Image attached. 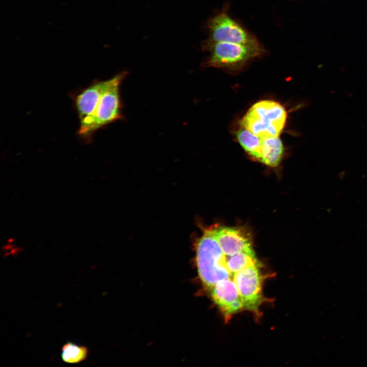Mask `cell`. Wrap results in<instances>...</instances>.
<instances>
[{
    "label": "cell",
    "mask_w": 367,
    "mask_h": 367,
    "mask_svg": "<svg viewBox=\"0 0 367 367\" xmlns=\"http://www.w3.org/2000/svg\"><path fill=\"white\" fill-rule=\"evenodd\" d=\"M283 146L279 137L261 139L260 162L270 167H276L281 161Z\"/></svg>",
    "instance_id": "9c48e42d"
},
{
    "label": "cell",
    "mask_w": 367,
    "mask_h": 367,
    "mask_svg": "<svg viewBox=\"0 0 367 367\" xmlns=\"http://www.w3.org/2000/svg\"><path fill=\"white\" fill-rule=\"evenodd\" d=\"M208 38L202 44L204 50L215 43L227 42L247 45H261L256 36L228 14V7L210 17L206 23Z\"/></svg>",
    "instance_id": "277c9868"
},
{
    "label": "cell",
    "mask_w": 367,
    "mask_h": 367,
    "mask_svg": "<svg viewBox=\"0 0 367 367\" xmlns=\"http://www.w3.org/2000/svg\"><path fill=\"white\" fill-rule=\"evenodd\" d=\"M260 264L248 267L233 275V280L241 296L244 308L259 314V307L264 301L263 276Z\"/></svg>",
    "instance_id": "8992f818"
},
{
    "label": "cell",
    "mask_w": 367,
    "mask_h": 367,
    "mask_svg": "<svg viewBox=\"0 0 367 367\" xmlns=\"http://www.w3.org/2000/svg\"><path fill=\"white\" fill-rule=\"evenodd\" d=\"M208 51L210 55L202 66L229 72L240 71L265 53L262 45L251 46L227 42L215 43Z\"/></svg>",
    "instance_id": "5b68a950"
},
{
    "label": "cell",
    "mask_w": 367,
    "mask_h": 367,
    "mask_svg": "<svg viewBox=\"0 0 367 367\" xmlns=\"http://www.w3.org/2000/svg\"><path fill=\"white\" fill-rule=\"evenodd\" d=\"M196 264L199 277L209 290L219 281L232 278L215 236L214 228L206 230L196 245Z\"/></svg>",
    "instance_id": "7a4b0ae2"
},
{
    "label": "cell",
    "mask_w": 367,
    "mask_h": 367,
    "mask_svg": "<svg viewBox=\"0 0 367 367\" xmlns=\"http://www.w3.org/2000/svg\"><path fill=\"white\" fill-rule=\"evenodd\" d=\"M239 143L250 155L260 161L261 139L242 126L237 132Z\"/></svg>",
    "instance_id": "8fae6325"
},
{
    "label": "cell",
    "mask_w": 367,
    "mask_h": 367,
    "mask_svg": "<svg viewBox=\"0 0 367 367\" xmlns=\"http://www.w3.org/2000/svg\"><path fill=\"white\" fill-rule=\"evenodd\" d=\"M88 355V348L71 342L65 344L61 349V358L68 363H78L85 360Z\"/></svg>",
    "instance_id": "7c38bea8"
},
{
    "label": "cell",
    "mask_w": 367,
    "mask_h": 367,
    "mask_svg": "<svg viewBox=\"0 0 367 367\" xmlns=\"http://www.w3.org/2000/svg\"><path fill=\"white\" fill-rule=\"evenodd\" d=\"M213 301L220 308L225 319L244 309L241 296L233 278L218 282L211 290Z\"/></svg>",
    "instance_id": "52a82bcc"
},
{
    "label": "cell",
    "mask_w": 367,
    "mask_h": 367,
    "mask_svg": "<svg viewBox=\"0 0 367 367\" xmlns=\"http://www.w3.org/2000/svg\"><path fill=\"white\" fill-rule=\"evenodd\" d=\"M225 256L227 267L233 276L248 267L259 264L253 250Z\"/></svg>",
    "instance_id": "30bf717a"
},
{
    "label": "cell",
    "mask_w": 367,
    "mask_h": 367,
    "mask_svg": "<svg viewBox=\"0 0 367 367\" xmlns=\"http://www.w3.org/2000/svg\"><path fill=\"white\" fill-rule=\"evenodd\" d=\"M216 239L226 255L253 250L252 241L244 231L236 227H215Z\"/></svg>",
    "instance_id": "ba28073f"
},
{
    "label": "cell",
    "mask_w": 367,
    "mask_h": 367,
    "mask_svg": "<svg viewBox=\"0 0 367 367\" xmlns=\"http://www.w3.org/2000/svg\"><path fill=\"white\" fill-rule=\"evenodd\" d=\"M126 74L94 82L75 97L80 120L77 134L83 139L89 141L98 129L122 118L120 86Z\"/></svg>",
    "instance_id": "6da1fadb"
},
{
    "label": "cell",
    "mask_w": 367,
    "mask_h": 367,
    "mask_svg": "<svg viewBox=\"0 0 367 367\" xmlns=\"http://www.w3.org/2000/svg\"><path fill=\"white\" fill-rule=\"evenodd\" d=\"M287 113L279 103L263 100L255 103L241 120V126L261 139L279 137Z\"/></svg>",
    "instance_id": "3957f363"
}]
</instances>
